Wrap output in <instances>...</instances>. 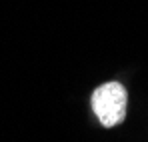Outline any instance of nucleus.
<instances>
[{
    "label": "nucleus",
    "mask_w": 148,
    "mask_h": 142,
    "mask_svg": "<svg viewBox=\"0 0 148 142\" xmlns=\"http://www.w3.org/2000/svg\"><path fill=\"white\" fill-rule=\"evenodd\" d=\"M126 102H128V94L120 82L102 84L92 92V98H90L94 114L98 116L100 124L106 128L116 126L118 122L126 118Z\"/></svg>",
    "instance_id": "f257e3e1"
}]
</instances>
